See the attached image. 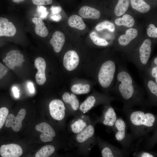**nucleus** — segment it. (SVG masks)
<instances>
[{
  "label": "nucleus",
  "mask_w": 157,
  "mask_h": 157,
  "mask_svg": "<svg viewBox=\"0 0 157 157\" xmlns=\"http://www.w3.org/2000/svg\"><path fill=\"white\" fill-rule=\"evenodd\" d=\"M133 141L157 131L156 115L143 110L123 109Z\"/></svg>",
  "instance_id": "f257e3e1"
},
{
  "label": "nucleus",
  "mask_w": 157,
  "mask_h": 157,
  "mask_svg": "<svg viewBox=\"0 0 157 157\" xmlns=\"http://www.w3.org/2000/svg\"><path fill=\"white\" fill-rule=\"evenodd\" d=\"M117 80L120 82L118 87V93L124 103V109L131 108L135 105L142 107L147 106L142 93L136 90L132 84V79L127 72L122 71L117 76Z\"/></svg>",
  "instance_id": "f03ea898"
},
{
  "label": "nucleus",
  "mask_w": 157,
  "mask_h": 157,
  "mask_svg": "<svg viewBox=\"0 0 157 157\" xmlns=\"http://www.w3.org/2000/svg\"><path fill=\"white\" fill-rule=\"evenodd\" d=\"M112 129L115 139L121 145L122 150L128 155L132 151L133 144L131 134L127 133L126 124L122 118L117 117Z\"/></svg>",
  "instance_id": "7ed1b4c3"
},
{
  "label": "nucleus",
  "mask_w": 157,
  "mask_h": 157,
  "mask_svg": "<svg viewBox=\"0 0 157 157\" xmlns=\"http://www.w3.org/2000/svg\"><path fill=\"white\" fill-rule=\"evenodd\" d=\"M116 69V65L113 60H107L102 64L99 72L98 78L99 83L102 87L108 88L111 84Z\"/></svg>",
  "instance_id": "20e7f679"
},
{
  "label": "nucleus",
  "mask_w": 157,
  "mask_h": 157,
  "mask_svg": "<svg viewBox=\"0 0 157 157\" xmlns=\"http://www.w3.org/2000/svg\"><path fill=\"white\" fill-rule=\"evenodd\" d=\"M133 145L132 151H152L157 142V131L150 136V135L141 137L138 139Z\"/></svg>",
  "instance_id": "39448f33"
},
{
  "label": "nucleus",
  "mask_w": 157,
  "mask_h": 157,
  "mask_svg": "<svg viewBox=\"0 0 157 157\" xmlns=\"http://www.w3.org/2000/svg\"><path fill=\"white\" fill-rule=\"evenodd\" d=\"M20 53L18 50H11L7 53L3 61L9 69L14 70L15 67L22 65L24 59L23 55Z\"/></svg>",
  "instance_id": "423d86ee"
},
{
  "label": "nucleus",
  "mask_w": 157,
  "mask_h": 157,
  "mask_svg": "<svg viewBox=\"0 0 157 157\" xmlns=\"http://www.w3.org/2000/svg\"><path fill=\"white\" fill-rule=\"evenodd\" d=\"M26 113V110L22 108L19 110L16 117L12 114H9L5 122V126L7 128L12 127L14 131H19L22 128V122L25 117Z\"/></svg>",
  "instance_id": "0eeeda50"
},
{
  "label": "nucleus",
  "mask_w": 157,
  "mask_h": 157,
  "mask_svg": "<svg viewBox=\"0 0 157 157\" xmlns=\"http://www.w3.org/2000/svg\"><path fill=\"white\" fill-rule=\"evenodd\" d=\"M51 116L57 120H61L65 116V107L63 102L59 99H54L50 103L49 106Z\"/></svg>",
  "instance_id": "6e6552de"
},
{
  "label": "nucleus",
  "mask_w": 157,
  "mask_h": 157,
  "mask_svg": "<svg viewBox=\"0 0 157 157\" xmlns=\"http://www.w3.org/2000/svg\"><path fill=\"white\" fill-rule=\"evenodd\" d=\"M38 131L42 133L40 135L41 140L43 142H49L52 141L53 137L56 135L55 132L52 127L48 124L42 122L35 126Z\"/></svg>",
  "instance_id": "1a4fd4ad"
},
{
  "label": "nucleus",
  "mask_w": 157,
  "mask_h": 157,
  "mask_svg": "<svg viewBox=\"0 0 157 157\" xmlns=\"http://www.w3.org/2000/svg\"><path fill=\"white\" fill-rule=\"evenodd\" d=\"M22 153V148L17 144H3L0 148V154L3 157H19Z\"/></svg>",
  "instance_id": "9d476101"
},
{
  "label": "nucleus",
  "mask_w": 157,
  "mask_h": 157,
  "mask_svg": "<svg viewBox=\"0 0 157 157\" xmlns=\"http://www.w3.org/2000/svg\"><path fill=\"white\" fill-rule=\"evenodd\" d=\"M79 61V57L77 53L74 50H69L64 55L63 64L67 70L71 71L77 67Z\"/></svg>",
  "instance_id": "9b49d317"
},
{
  "label": "nucleus",
  "mask_w": 157,
  "mask_h": 157,
  "mask_svg": "<svg viewBox=\"0 0 157 157\" xmlns=\"http://www.w3.org/2000/svg\"><path fill=\"white\" fill-rule=\"evenodd\" d=\"M34 65L38 69V72L35 75L36 83L39 85H43L46 81L45 61L43 58L38 57L35 59Z\"/></svg>",
  "instance_id": "f8f14e48"
},
{
  "label": "nucleus",
  "mask_w": 157,
  "mask_h": 157,
  "mask_svg": "<svg viewBox=\"0 0 157 157\" xmlns=\"http://www.w3.org/2000/svg\"><path fill=\"white\" fill-rule=\"evenodd\" d=\"M16 32V28L12 22L6 18L0 17V37H13Z\"/></svg>",
  "instance_id": "ddd939ff"
},
{
  "label": "nucleus",
  "mask_w": 157,
  "mask_h": 157,
  "mask_svg": "<svg viewBox=\"0 0 157 157\" xmlns=\"http://www.w3.org/2000/svg\"><path fill=\"white\" fill-rule=\"evenodd\" d=\"M151 40L146 39L144 41L140 47V59L141 63L145 65L147 64L151 56Z\"/></svg>",
  "instance_id": "4468645a"
},
{
  "label": "nucleus",
  "mask_w": 157,
  "mask_h": 157,
  "mask_svg": "<svg viewBox=\"0 0 157 157\" xmlns=\"http://www.w3.org/2000/svg\"><path fill=\"white\" fill-rule=\"evenodd\" d=\"M101 153L103 157H122L128 156L122 149L109 144L103 148Z\"/></svg>",
  "instance_id": "2eb2a0df"
},
{
  "label": "nucleus",
  "mask_w": 157,
  "mask_h": 157,
  "mask_svg": "<svg viewBox=\"0 0 157 157\" xmlns=\"http://www.w3.org/2000/svg\"><path fill=\"white\" fill-rule=\"evenodd\" d=\"M65 41L64 34L60 31H57L53 34L50 41V44L52 46L54 51L59 52L61 50Z\"/></svg>",
  "instance_id": "dca6fc26"
},
{
  "label": "nucleus",
  "mask_w": 157,
  "mask_h": 157,
  "mask_svg": "<svg viewBox=\"0 0 157 157\" xmlns=\"http://www.w3.org/2000/svg\"><path fill=\"white\" fill-rule=\"evenodd\" d=\"M117 118L116 114L114 108L111 106H108L104 112L103 123L112 129Z\"/></svg>",
  "instance_id": "f3484780"
},
{
  "label": "nucleus",
  "mask_w": 157,
  "mask_h": 157,
  "mask_svg": "<svg viewBox=\"0 0 157 157\" xmlns=\"http://www.w3.org/2000/svg\"><path fill=\"white\" fill-rule=\"evenodd\" d=\"M78 13L83 18L92 19H98L101 15L100 12L98 10L87 6L81 7L79 10Z\"/></svg>",
  "instance_id": "a211bd4d"
},
{
  "label": "nucleus",
  "mask_w": 157,
  "mask_h": 157,
  "mask_svg": "<svg viewBox=\"0 0 157 157\" xmlns=\"http://www.w3.org/2000/svg\"><path fill=\"white\" fill-rule=\"evenodd\" d=\"M138 35V31L135 28H132L127 29L125 34L121 35L118 38L119 44L123 46H126L135 38Z\"/></svg>",
  "instance_id": "6ab92c4d"
},
{
  "label": "nucleus",
  "mask_w": 157,
  "mask_h": 157,
  "mask_svg": "<svg viewBox=\"0 0 157 157\" xmlns=\"http://www.w3.org/2000/svg\"><path fill=\"white\" fill-rule=\"evenodd\" d=\"M32 21L35 25V31L37 35L42 37H46L48 35V29L40 18L34 17L32 19Z\"/></svg>",
  "instance_id": "aec40b11"
},
{
  "label": "nucleus",
  "mask_w": 157,
  "mask_h": 157,
  "mask_svg": "<svg viewBox=\"0 0 157 157\" xmlns=\"http://www.w3.org/2000/svg\"><path fill=\"white\" fill-rule=\"evenodd\" d=\"M94 133V127L90 125L83 130L78 133L76 137V140L79 142H83L92 137Z\"/></svg>",
  "instance_id": "412c9836"
},
{
  "label": "nucleus",
  "mask_w": 157,
  "mask_h": 157,
  "mask_svg": "<svg viewBox=\"0 0 157 157\" xmlns=\"http://www.w3.org/2000/svg\"><path fill=\"white\" fill-rule=\"evenodd\" d=\"M68 24L71 27L80 30H84L86 25L81 17L74 15L71 16L68 20Z\"/></svg>",
  "instance_id": "4be33fe9"
},
{
  "label": "nucleus",
  "mask_w": 157,
  "mask_h": 157,
  "mask_svg": "<svg viewBox=\"0 0 157 157\" xmlns=\"http://www.w3.org/2000/svg\"><path fill=\"white\" fill-rule=\"evenodd\" d=\"M130 2L133 8L141 13L149 12L151 8L143 0H130Z\"/></svg>",
  "instance_id": "5701e85b"
},
{
  "label": "nucleus",
  "mask_w": 157,
  "mask_h": 157,
  "mask_svg": "<svg viewBox=\"0 0 157 157\" xmlns=\"http://www.w3.org/2000/svg\"><path fill=\"white\" fill-rule=\"evenodd\" d=\"M130 2V0H118L114 9L115 15L120 16L124 14L128 9Z\"/></svg>",
  "instance_id": "b1692460"
},
{
  "label": "nucleus",
  "mask_w": 157,
  "mask_h": 157,
  "mask_svg": "<svg viewBox=\"0 0 157 157\" xmlns=\"http://www.w3.org/2000/svg\"><path fill=\"white\" fill-rule=\"evenodd\" d=\"M115 23L118 26L123 25L128 27H131L134 25L135 21L131 15L126 14L124 15L122 18L116 19Z\"/></svg>",
  "instance_id": "393cba45"
},
{
  "label": "nucleus",
  "mask_w": 157,
  "mask_h": 157,
  "mask_svg": "<svg viewBox=\"0 0 157 157\" xmlns=\"http://www.w3.org/2000/svg\"><path fill=\"white\" fill-rule=\"evenodd\" d=\"M63 99L64 102L69 104L74 110H77L79 107L78 101L76 95L72 94L71 95L68 92H65L63 95Z\"/></svg>",
  "instance_id": "a878e982"
},
{
  "label": "nucleus",
  "mask_w": 157,
  "mask_h": 157,
  "mask_svg": "<svg viewBox=\"0 0 157 157\" xmlns=\"http://www.w3.org/2000/svg\"><path fill=\"white\" fill-rule=\"evenodd\" d=\"M96 102V98L94 96L88 97L80 105V110L84 113H86L94 106Z\"/></svg>",
  "instance_id": "bb28decb"
},
{
  "label": "nucleus",
  "mask_w": 157,
  "mask_h": 157,
  "mask_svg": "<svg viewBox=\"0 0 157 157\" xmlns=\"http://www.w3.org/2000/svg\"><path fill=\"white\" fill-rule=\"evenodd\" d=\"M54 147L48 145L42 147L36 154L35 157H47L51 155L54 152Z\"/></svg>",
  "instance_id": "cd10ccee"
},
{
  "label": "nucleus",
  "mask_w": 157,
  "mask_h": 157,
  "mask_svg": "<svg viewBox=\"0 0 157 157\" xmlns=\"http://www.w3.org/2000/svg\"><path fill=\"white\" fill-rule=\"evenodd\" d=\"M72 91L76 94H86L90 91V87L88 84H77L73 85L71 88Z\"/></svg>",
  "instance_id": "c85d7f7f"
},
{
  "label": "nucleus",
  "mask_w": 157,
  "mask_h": 157,
  "mask_svg": "<svg viewBox=\"0 0 157 157\" xmlns=\"http://www.w3.org/2000/svg\"><path fill=\"white\" fill-rule=\"evenodd\" d=\"M147 87L149 89L153 105H156L154 98L156 102L157 97V85L155 82L151 80L148 81L147 84Z\"/></svg>",
  "instance_id": "c756f323"
},
{
  "label": "nucleus",
  "mask_w": 157,
  "mask_h": 157,
  "mask_svg": "<svg viewBox=\"0 0 157 157\" xmlns=\"http://www.w3.org/2000/svg\"><path fill=\"white\" fill-rule=\"evenodd\" d=\"M90 36L93 43L97 46H105L109 44L104 39L99 37L95 32H91Z\"/></svg>",
  "instance_id": "7c9ffc66"
},
{
  "label": "nucleus",
  "mask_w": 157,
  "mask_h": 157,
  "mask_svg": "<svg viewBox=\"0 0 157 157\" xmlns=\"http://www.w3.org/2000/svg\"><path fill=\"white\" fill-rule=\"evenodd\" d=\"M86 126V123L83 120L79 119L71 125V127L73 132L78 133L81 131Z\"/></svg>",
  "instance_id": "2f4dec72"
},
{
  "label": "nucleus",
  "mask_w": 157,
  "mask_h": 157,
  "mask_svg": "<svg viewBox=\"0 0 157 157\" xmlns=\"http://www.w3.org/2000/svg\"><path fill=\"white\" fill-rule=\"evenodd\" d=\"M95 29L97 31L107 29L111 32H113L115 30V27L112 23L105 21L97 24L95 27Z\"/></svg>",
  "instance_id": "473e14b6"
},
{
  "label": "nucleus",
  "mask_w": 157,
  "mask_h": 157,
  "mask_svg": "<svg viewBox=\"0 0 157 157\" xmlns=\"http://www.w3.org/2000/svg\"><path fill=\"white\" fill-rule=\"evenodd\" d=\"M133 156L138 157H154L156 156V154L152 151H134Z\"/></svg>",
  "instance_id": "72a5a7b5"
},
{
  "label": "nucleus",
  "mask_w": 157,
  "mask_h": 157,
  "mask_svg": "<svg viewBox=\"0 0 157 157\" xmlns=\"http://www.w3.org/2000/svg\"><path fill=\"white\" fill-rule=\"evenodd\" d=\"M9 111L5 107L0 108V129L2 127L8 115Z\"/></svg>",
  "instance_id": "f704fd0d"
},
{
  "label": "nucleus",
  "mask_w": 157,
  "mask_h": 157,
  "mask_svg": "<svg viewBox=\"0 0 157 157\" xmlns=\"http://www.w3.org/2000/svg\"><path fill=\"white\" fill-rule=\"evenodd\" d=\"M147 32L149 37H157V28L154 24H150L149 25L148 28L147 29Z\"/></svg>",
  "instance_id": "c9c22d12"
},
{
  "label": "nucleus",
  "mask_w": 157,
  "mask_h": 157,
  "mask_svg": "<svg viewBox=\"0 0 157 157\" xmlns=\"http://www.w3.org/2000/svg\"><path fill=\"white\" fill-rule=\"evenodd\" d=\"M37 7V10L40 15V18L42 19L46 18L49 14V12L47 11V8L42 5H38Z\"/></svg>",
  "instance_id": "e433bc0d"
},
{
  "label": "nucleus",
  "mask_w": 157,
  "mask_h": 157,
  "mask_svg": "<svg viewBox=\"0 0 157 157\" xmlns=\"http://www.w3.org/2000/svg\"><path fill=\"white\" fill-rule=\"evenodd\" d=\"M33 3L37 5H49L51 4L52 0H32Z\"/></svg>",
  "instance_id": "4c0bfd02"
},
{
  "label": "nucleus",
  "mask_w": 157,
  "mask_h": 157,
  "mask_svg": "<svg viewBox=\"0 0 157 157\" xmlns=\"http://www.w3.org/2000/svg\"><path fill=\"white\" fill-rule=\"evenodd\" d=\"M8 71V69L0 62V80L6 75Z\"/></svg>",
  "instance_id": "58836bf2"
},
{
  "label": "nucleus",
  "mask_w": 157,
  "mask_h": 157,
  "mask_svg": "<svg viewBox=\"0 0 157 157\" xmlns=\"http://www.w3.org/2000/svg\"><path fill=\"white\" fill-rule=\"evenodd\" d=\"M50 10L53 14H55L60 13L62 10V8L60 6H52Z\"/></svg>",
  "instance_id": "ea45409f"
},
{
  "label": "nucleus",
  "mask_w": 157,
  "mask_h": 157,
  "mask_svg": "<svg viewBox=\"0 0 157 157\" xmlns=\"http://www.w3.org/2000/svg\"><path fill=\"white\" fill-rule=\"evenodd\" d=\"M152 76L155 78V83H157V66L153 67L151 70Z\"/></svg>",
  "instance_id": "a19ab883"
},
{
  "label": "nucleus",
  "mask_w": 157,
  "mask_h": 157,
  "mask_svg": "<svg viewBox=\"0 0 157 157\" xmlns=\"http://www.w3.org/2000/svg\"><path fill=\"white\" fill-rule=\"evenodd\" d=\"M61 17L60 14L59 13L53 14L51 17V19L53 21L57 22L59 21L61 19Z\"/></svg>",
  "instance_id": "79ce46f5"
},
{
  "label": "nucleus",
  "mask_w": 157,
  "mask_h": 157,
  "mask_svg": "<svg viewBox=\"0 0 157 157\" xmlns=\"http://www.w3.org/2000/svg\"><path fill=\"white\" fill-rule=\"evenodd\" d=\"M27 87L30 91L31 93H33L35 91V88L33 84L31 82H29L27 84Z\"/></svg>",
  "instance_id": "37998d69"
},
{
  "label": "nucleus",
  "mask_w": 157,
  "mask_h": 157,
  "mask_svg": "<svg viewBox=\"0 0 157 157\" xmlns=\"http://www.w3.org/2000/svg\"><path fill=\"white\" fill-rule=\"evenodd\" d=\"M15 97L18 98L19 97V90L15 86L13 87L12 88Z\"/></svg>",
  "instance_id": "c03bdc74"
},
{
  "label": "nucleus",
  "mask_w": 157,
  "mask_h": 157,
  "mask_svg": "<svg viewBox=\"0 0 157 157\" xmlns=\"http://www.w3.org/2000/svg\"><path fill=\"white\" fill-rule=\"evenodd\" d=\"M154 63L156 65H157V57H156L154 59Z\"/></svg>",
  "instance_id": "a18cd8bd"
},
{
  "label": "nucleus",
  "mask_w": 157,
  "mask_h": 157,
  "mask_svg": "<svg viewBox=\"0 0 157 157\" xmlns=\"http://www.w3.org/2000/svg\"><path fill=\"white\" fill-rule=\"evenodd\" d=\"M14 2H17L19 1L20 0H12Z\"/></svg>",
  "instance_id": "49530a36"
},
{
  "label": "nucleus",
  "mask_w": 157,
  "mask_h": 157,
  "mask_svg": "<svg viewBox=\"0 0 157 157\" xmlns=\"http://www.w3.org/2000/svg\"><path fill=\"white\" fill-rule=\"evenodd\" d=\"M25 0H20L18 2H17L18 3H19L22 1H24Z\"/></svg>",
  "instance_id": "de8ad7c7"
}]
</instances>
